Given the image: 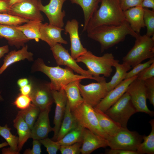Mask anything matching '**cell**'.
Masks as SVG:
<instances>
[{
    "label": "cell",
    "instance_id": "cell-1",
    "mask_svg": "<svg viewBox=\"0 0 154 154\" xmlns=\"http://www.w3.org/2000/svg\"><path fill=\"white\" fill-rule=\"evenodd\" d=\"M87 33L89 38L100 43L101 52L123 41L128 35L136 38L139 34L131 29L127 22L118 25L99 26Z\"/></svg>",
    "mask_w": 154,
    "mask_h": 154
},
{
    "label": "cell",
    "instance_id": "cell-2",
    "mask_svg": "<svg viewBox=\"0 0 154 154\" xmlns=\"http://www.w3.org/2000/svg\"><path fill=\"white\" fill-rule=\"evenodd\" d=\"M100 7L89 21L84 31L103 25H118L127 22L120 0H101Z\"/></svg>",
    "mask_w": 154,
    "mask_h": 154
},
{
    "label": "cell",
    "instance_id": "cell-3",
    "mask_svg": "<svg viewBox=\"0 0 154 154\" xmlns=\"http://www.w3.org/2000/svg\"><path fill=\"white\" fill-rule=\"evenodd\" d=\"M35 66L36 71L44 73L50 79L49 85L51 90H59L62 86L74 81L90 79L86 76L75 74L72 70L68 67L64 68L59 66L55 67L47 66L41 58L37 60Z\"/></svg>",
    "mask_w": 154,
    "mask_h": 154
},
{
    "label": "cell",
    "instance_id": "cell-4",
    "mask_svg": "<svg viewBox=\"0 0 154 154\" xmlns=\"http://www.w3.org/2000/svg\"><path fill=\"white\" fill-rule=\"evenodd\" d=\"M76 60L77 62L84 64L88 71L93 76L99 77L100 75H103L104 77H108L112 72V67L116 60L112 53H106L98 56L87 50Z\"/></svg>",
    "mask_w": 154,
    "mask_h": 154
},
{
    "label": "cell",
    "instance_id": "cell-5",
    "mask_svg": "<svg viewBox=\"0 0 154 154\" xmlns=\"http://www.w3.org/2000/svg\"><path fill=\"white\" fill-rule=\"evenodd\" d=\"M135 38L134 46L122 58L123 62L133 68L145 60L154 57V36L139 34Z\"/></svg>",
    "mask_w": 154,
    "mask_h": 154
},
{
    "label": "cell",
    "instance_id": "cell-6",
    "mask_svg": "<svg viewBox=\"0 0 154 154\" xmlns=\"http://www.w3.org/2000/svg\"><path fill=\"white\" fill-rule=\"evenodd\" d=\"M137 112L135 108L131 102L130 96L127 92L105 112L124 128H127L129 120L132 116Z\"/></svg>",
    "mask_w": 154,
    "mask_h": 154
},
{
    "label": "cell",
    "instance_id": "cell-7",
    "mask_svg": "<svg viewBox=\"0 0 154 154\" xmlns=\"http://www.w3.org/2000/svg\"><path fill=\"white\" fill-rule=\"evenodd\" d=\"M72 112L78 123L106 139L108 136L100 127L94 108L84 102Z\"/></svg>",
    "mask_w": 154,
    "mask_h": 154
},
{
    "label": "cell",
    "instance_id": "cell-8",
    "mask_svg": "<svg viewBox=\"0 0 154 154\" xmlns=\"http://www.w3.org/2000/svg\"><path fill=\"white\" fill-rule=\"evenodd\" d=\"M143 135L135 131L121 127L114 135L109 136L107 140L111 149L137 151L143 141Z\"/></svg>",
    "mask_w": 154,
    "mask_h": 154
},
{
    "label": "cell",
    "instance_id": "cell-9",
    "mask_svg": "<svg viewBox=\"0 0 154 154\" xmlns=\"http://www.w3.org/2000/svg\"><path fill=\"white\" fill-rule=\"evenodd\" d=\"M54 57L57 64L58 66L63 65L69 68L77 74L89 77L90 79L100 82L105 78L103 76L96 77L92 75L88 71L83 69L77 63L66 49L60 43H57L50 47Z\"/></svg>",
    "mask_w": 154,
    "mask_h": 154
},
{
    "label": "cell",
    "instance_id": "cell-10",
    "mask_svg": "<svg viewBox=\"0 0 154 154\" xmlns=\"http://www.w3.org/2000/svg\"><path fill=\"white\" fill-rule=\"evenodd\" d=\"M39 0H22L12 5L8 13L29 21L42 22L43 17L38 7Z\"/></svg>",
    "mask_w": 154,
    "mask_h": 154
},
{
    "label": "cell",
    "instance_id": "cell-11",
    "mask_svg": "<svg viewBox=\"0 0 154 154\" xmlns=\"http://www.w3.org/2000/svg\"><path fill=\"white\" fill-rule=\"evenodd\" d=\"M126 92L129 94L131 102L137 112L145 113L151 116H154V112L150 110L147 105V97L144 81L136 78L129 84Z\"/></svg>",
    "mask_w": 154,
    "mask_h": 154
},
{
    "label": "cell",
    "instance_id": "cell-12",
    "mask_svg": "<svg viewBox=\"0 0 154 154\" xmlns=\"http://www.w3.org/2000/svg\"><path fill=\"white\" fill-rule=\"evenodd\" d=\"M79 87L84 102L93 108L108 92L105 79L97 83H92L86 85H83L80 83Z\"/></svg>",
    "mask_w": 154,
    "mask_h": 154
},
{
    "label": "cell",
    "instance_id": "cell-13",
    "mask_svg": "<svg viewBox=\"0 0 154 154\" xmlns=\"http://www.w3.org/2000/svg\"><path fill=\"white\" fill-rule=\"evenodd\" d=\"M67 0H49V3L44 5L41 1L39 0L38 7L48 19L49 24L54 26L62 28L64 26V18L66 12L62 11L63 5Z\"/></svg>",
    "mask_w": 154,
    "mask_h": 154
},
{
    "label": "cell",
    "instance_id": "cell-14",
    "mask_svg": "<svg viewBox=\"0 0 154 154\" xmlns=\"http://www.w3.org/2000/svg\"><path fill=\"white\" fill-rule=\"evenodd\" d=\"M137 78V75L124 80L113 89L108 92L94 108L105 112L126 92L129 84Z\"/></svg>",
    "mask_w": 154,
    "mask_h": 154
},
{
    "label": "cell",
    "instance_id": "cell-15",
    "mask_svg": "<svg viewBox=\"0 0 154 154\" xmlns=\"http://www.w3.org/2000/svg\"><path fill=\"white\" fill-rule=\"evenodd\" d=\"M79 24L76 19L68 20L64 29L65 33L69 35L71 55L75 60L87 51V49L83 47L80 40L78 33Z\"/></svg>",
    "mask_w": 154,
    "mask_h": 154
},
{
    "label": "cell",
    "instance_id": "cell-16",
    "mask_svg": "<svg viewBox=\"0 0 154 154\" xmlns=\"http://www.w3.org/2000/svg\"><path fill=\"white\" fill-rule=\"evenodd\" d=\"M54 101L56 104L54 119V134L52 139L56 141V137L62 120L66 106L67 98L64 90L62 88L59 90H52Z\"/></svg>",
    "mask_w": 154,
    "mask_h": 154
},
{
    "label": "cell",
    "instance_id": "cell-17",
    "mask_svg": "<svg viewBox=\"0 0 154 154\" xmlns=\"http://www.w3.org/2000/svg\"><path fill=\"white\" fill-rule=\"evenodd\" d=\"M51 90L49 83L40 84L32 88L29 95L32 103L38 107L40 110L50 108L54 102Z\"/></svg>",
    "mask_w": 154,
    "mask_h": 154
},
{
    "label": "cell",
    "instance_id": "cell-18",
    "mask_svg": "<svg viewBox=\"0 0 154 154\" xmlns=\"http://www.w3.org/2000/svg\"><path fill=\"white\" fill-rule=\"evenodd\" d=\"M108 146L107 139L85 128L83 132L80 153L90 154L101 147Z\"/></svg>",
    "mask_w": 154,
    "mask_h": 154
},
{
    "label": "cell",
    "instance_id": "cell-19",
    "mask_svg": "<svg viewBox=\"0 0 154 154\" xmlns=\"http://www.w3.org/2000/svg\"><path fill=\"white\" fill-rule=\"evenodd\" d=\"M50 108L40 110L38 119L31 129V138L39 140L47 137L48 133L53 131L49 118Z\"/></svg>",
    "mask_w": 154,
    "mask_h": 154
},
{
    "label": "cell",
    "instance_id": "cell-20",
    "mask_svg": "<svg viewBox=\"0 0 154 154\" xmlns=\"http://www.w3.org/2000/svg\"><path fill=\"white\" fill-rule=\"evenodd\" d=\"M64 29L46 23H42L40 27V39L46 42L50 47L57 43L67 44V42L64 39L61 35V32Z\"/></svg>",
    "mask_w": 154,
    "mask_h": 154
},
{
    "label": "cell",
    "instance_id": "cell-21",
    "mask_svg": "<svg viewBox=\"0 0 154 154\" xmlns=\"http://www.w3.org/2000/svg\"><path fill=\"white\" fill-rule=\"evenodd\" d=\"M4 38L11 46L19 48L29 40L15 26L0 24V38Z\"/></svg>",
    "mask_w": 154,
    "mask_h": 154
},
{
    "label": "cell",
    "instance_id": "cell-22",
    "mask_svg": "<svg viewBox=\"0 0 154 154\" xmlns=\"http://www.w3.org/2000/svg\"><path fill=\"white\" fill-rule=\"evenodd\" d=\"M123 13L131 29L139 34L141 29L145 27L143 20L144 8L139 5L123 11Z\"/></svg>",
    "mask_w": 154,
    "mask_h": 154
},
{
    "label": "cell",
    "instance_id": "cell-23",
    "mask_svg": "<svg viewBox=\"0 0 154 154\" xmlns=\"http://www.w3.org/2000/svg\"><path fill=\"white\" fill-rule=\"evenodd\" d=\"M81 80L74 81L62 86V88L65 91L71 111L84 102L80 94L79 87Z\"/></svg>",
    "mask_w": 154,
    "mask_h": 154
},
{
    "label": "cell",
    "instance_id": "cell-24",
    "mask_svg": "<svg viewBox=\"0 0 154 154\" xmlns=\"http://www.w3.org/2000/svg\"><path fill=\"white\" fill-rule=\"evenodd\" d=\"M33 54L28 51V46L22 47L18 50H14L9 52L4 57L3 63L0 68V75L11 64L21 60L27 59L29 61L33 59Z\"/></svg>",
    "mask_w": 154,
    "mask_h": 154
},
{
    "label": "cell",
    "instance_id": "cell-25",
    "mask_svg": "<svg viewBox=\"0 0 154 154\" xmlns=\"http://www.w3.org/2000/svg\"><path fill=\"white\" fill-rule=\"evenodd\" d=\"M94 110L100 127L108 137L114 135L122 127L105 112L94 108Z\"/></svg>",
    "mask_w": 154,
    "mask_h": 154
},
{
    "label": "cell",
    "instance_id": "cell-26",
    "mask_svg": "<svg viewBox=\"0 0 154 154\" xmlns=\"http://www.w3.org/2000/svg\"><path fill=\"white\" fill-rule=\"evenodd\" d=\"M72 4L80 6L82 9L84 16V25L83 31L85 29L90 19L99 7L101 0H68Z\"/></svg>",
    "mask_w": 154,
    "mask_h": 154
},
{
    "label": "cell",
    "instance_id": "cell-27",
    "mask_svg": "<svg viewBox=\"0 0 154 154\" xmlns=\"http://www.w3.org/2000/svg\"><path fill=\"white\" fill-rule=\"evenodd\" d=\"M78 124L72 113L67 100L64 114L57 135L56 141L61 139L67 133L76 127Z\"/></svg>",
    "mask_w": 154,
    "mask_h": 154
},
{
    "label": "cell",
    "instance_id": "cell-28",
    "mask_svg": "<svg viewBox=\"0 0 154 154\" xmlns=\"http://www.w3.org/2000/svg\"><path fill=\"white\" fill-rule=\"evenodd\" d=\"M13 123L19 136L18 149L20 152L25 142L31 138V130L21 116L18 114L14 120Z\"/></svg>",
    "mask_w": 154,
    "mask_h": 154
},
{
    "label": "cell",
    "instance_id": "cell-29",
    "mask_svg": "<svg viewBox=\"0 0 154 154\" xmlns=\"http://www.w3.org/2000/svg\"><path fill=\"white\" fill-rule=\"evenodd\" d=\"M119 62V60H116L114 63L113 67L115 68L116 72L110 81L107 82L108 92L113 89L125 79L128 71L131 68L130 65L126 63L123 62L120 64Z\"/></svg>",
    "mask_w": 154,
    "mask_h": 154
},
{
    "label": "cell",
    "instance_id": "cell-30",
    "mask_svg": "<svg viewBox=\"0 0 154 154\" xmlns=\"http://www.w3.org/2000/svg\"><path fill=\"white\" fill-rule=\"evenodd\" d=\"M42 23L37 21H29L23 25L15 26L29 40L38 41L40 39V27Z\"/></svg>",
    "mask_w": 154,
    "mask_h": 154
},
{
    "label": "cell",
    "instance_id": "cell-31",
    "mask_svg": "<svg viewBox=\"0 0 154 154\" xmlns=\"http://www.w3.org/2000/svg\"><path fill=\"white\" fill-rule=\"evenodd\" d=\"M84 128L78 123L76 127L67 133L61 139L57 141L60 146L71 145L76 142H82Z\"/></svg>",
    "mask_w": 154,
    "mask_h": 154
},
{
    "label": "cell",
    "instance_id": "cell-32",
    "mask_svg": "<svg viewBox=\"0 0 154 154\" xmlns=\"http://www.w3.org/2000/svg\"><path fill=\"white\" fill-rule=\"evenodd\" d=\"M149 123L151 126V131L148 136L143 135V141L137 150L139 154L154 153V119L151 120Z\"/></svg>",
    "mask_w": 154,
    "mask_h": 154
},
{
    "label": "cell",
    "instance_id": "cell-33",
    "mask_svg": "<svg viewBox=\"0 0 154 154\" xmlns=\"http://www.w3.org/2000/svg\"><path fill=\"white\" fill-rule=\"evenodd\" d=\"M40 112V109L32 103L27 109L19 111L17 114L21 116L31 129Z\"/></svg>",
    "mask_w": 154,
    "mask_h": 154
},
{
    "label": "cell",
    "instance_id": "cell-34",
    "mask_svg": "<svg viewBox=\"0 0 154 154\" xmlns=\"http://www.w3.org/2000/svg\"><path fill=\"white\" fill-rule=\"evenodd\" d=\"M11 128L8 127L7 124H5L3 126H0V136L5 140L11 149L19 152L18 149L19 137L13 135L11 132Z\"/></svg>",
    "mask_w": 154,
    "mask_h": 154
},
{
    "label": "cell",
    "instance_id": "cell-35",
    "mask_svg": "<svg viewBox=\"0 0 154 154\" xmlns=\"http://www.w3.org/2000/svg\"><path fill=\"white\" fill-rule=\"evenodd\" d=\"M29 21L7 13H0V24L16 26L21 25Z\"/></svg>",
    "mask_w": 154,
    "mask_h": 154
},
{
    "label": "cell",
    "instance_id": "cell-36",
    "mask_svg": "<svg viewBox=\"0 0 154 154\" xmlns=\"http://www.w3.org/2000/svg\"><path fill=\"white\" fill-rule=\"evenodd\" d=\"M143 20L147 29L146 35L151 37L154 36V10L144 8Z\"/></svg>",
    "mask_w": 154,
    "mask_h": 154
},
{
    "label": "cell",
    "instance_id": "cell-37",
    "mask_svg": "<svg viewBox=\"0 0 154 154\" xmlns=\"http://www.w3.org/2000/svg\"><path fill=\"white\" fill-rule=\"evenodd\" d=\"M39 140L41 144L46 148L49 154H56L59 150L60 145L57 141H53L47 137Z\"/></svg>",
    "mask_w": 154,
    "mask_h": 154
},
{
    "label": "cell",
    "instance_id": "cell-38",
    "mask_svg": "<svg viewBox=\"0 0 154 154\" xmlns=\"http://www.w3.org/2000/svg\"><path fill=\"white\" fill-rule=\"evenodd\" d=\"M154 62V58H150L147 61L144 63L138 64L133 67V69L126 74L125 79L130 78L137 76L143 70L150 66Z\"/></svg>",
    "mask_w": 154,
    "mask_h": 154
},
{
    "label": "cell",
    "instance_id": "cell-39",
    "mask_svg": "<svg viewBox=\"0 0 154 154\" xmlns=\"http://www.w3.org/2000/svg\"><path fill=\"white\" fill-rule=\"evenodd\" d=\"M82 142H78L73 144L66 145H61L59 150L62 154H79Z\"/></svg>",
    "mask_w": 154,
    "mask_h": 154
},
{
    "label": "cell",
    "instance_id": "cell-40",
    "mask_svg": "<svg viewBox=\"0 0 154 154\" xmlns=\"http://www.w3.org/2000/svg\"><path fill=\"white\" fill-rule=\"evenodd\" d=\"M31 102V99L29 95L21 94L16 98L14 104L21 110H23L29 107Z\"/></svg>",
    "mask_w": 154,
    "mask_h": 154
},
{
    "label": "cell",
    "instance_id": "cell-41",
    "mask_svg": "<svg viewBox=\"0 0 154 154\" xmlns=\"http://www.w3.org/2000/svg\"><path fill=\"white\" fill-rule=\"evenodd\" d=\"M147 99L154 106V77L144 81Z\"/></svg>",
    "mask_w": 154,
    "mask_h": 154
},
{
    "label": "cell",
    "instance_id": "cell-42",
    "mask_svg": "<svg viewBox=\"0 0 154 154\" xmlns=\"http://www.w3.org/2000/svg\"><path fill=\"white\" fill-rule=\"evenodd\" d=\"M154 77V62L146 68L137 75V78L143 81Z\"/></svg>",
    "mask_w": 154,
    "mask_h": 154
},
{
    "label": "cell",
    "instance_id": "cell-43",
    "mask_svg": "<svg viewBox=\"0 0 154 154\" xmlns=\"http://www.w3.org/2000/svg\"><path fill=\"white\" fill-rule=\"evenodd\" d=\"M143 0H120V4L123 11L131 8L141 5Z\"/></svg>",
    "mask_w": 154,
    "mask_h": 154
},
{
    "label": "cell",
    "instance_id": "cell-44",
    "mask_svg": "<svg viewBox=\"0 0 154 154\" xmlns=\"http://www.w3.org/2000/svg\"><path fill=\"white\" fill-rule=\"evenodd\" d=\"M41 143L38 140L33 139L31 149H27L23 153L24 154H40L41 153Z\"/></svg>",
    "mask_w": 154,
    "mask_h": 154
},
{
    "label": "cell",
    "instance_id": "cell-45",
    "mask_svg": "<svg viewBox=\"0 0 154 154\" xmlns=\"http://www.w3.org/2000/svg\"><path fill=\"white\" fill-rule=\"evenodd\" d=\"M107 154H139L137 151H133L122 149H107L105 152Z\"/></svg>",
    "mask_w": 154,
    "mask_h": 154
},
{
    "label": "cell",
    "instance_id": "cell-46",
    "mask_svg": "<svg viewBox=\"0 0 154 154\" xmlns=\"http://www.w3.org/2000/svg\"><path fill=\"white\" fill-rule=\"evenodd\" d=\"M11 7L10 0H0V13H8Z\"/></svg>",
    "mask_w": 154,
    "mask_h": 154
},
{
    "label": "cell",
    "instance_id": "cell-47",
    "mask_svg": "<svg viewBox=\"0 0 154 154\" xmlns=\"http://www.w3.org/2000/svg\"><path fill=\"white\" fill-rule=\"evenodd\" d=\"M20 90L21 94L25 95H29L32 90V86L31 84L20 88Z\"/></svg>",
    "mask_w": 154,
    "mask_h": 154
},
{
    "label": "cell",
    "instance_id": "cell-48",
    "mask_svg": "<svg viewBox=\"0 0 154 154\" xmlns=\"http://www.w3.org/2000/svg\"><path fill=\"white\" fill-rule=\"evenodd\" d=\"M141 6L143 8H151L154 10V0H143Z\"/></svg>",
    "mask_w": 154,
    "mask_h": 154
},
{
    "label": "cell",
    "instance_id": "cell-49",
    "mask_svg": "<svg viewBox=\"0 0 154 154\" xmlns=\"http://www.w3.org/2000/svg\"><path fill=\"white\" fill-rule=\"evenodd\" d=\"M9 51V47L8 45L0 47V59L3 57L5 54L8 53Z\"/></svg>",
    "mask_w": 154,
    "mask_h": 154
},
{
    "label": "cell",
    "instance_id": "cell-50",
    "mask_svg": "<svg viewBox=\"0 0 154 154\" xmlns=\"http://www.w3.org/2000/svg\"><path fill=\"white\" fill-rule=\"evenodd\" d=\"M2 154H19L20 152L15 151L10 147L8 148H4L2 150Z\"/></svg>",
    "mask_w": 154,
    "mask_h": 154
},
{
    "label": "cell",
    "instance_id": "cell-51",
    "mask_svg": "<svg viewBox=\"0 0 154 154\" xmlns=\"http://www.w3.org/2000/svg\"><path fill=\"white\" fill-rule=\"evenodd\" d=\"M17 84L18 86L21 88L29 84V81L27 78H21L17 81Z\"/></svg>",
    "mask_w": 154,
    "mask_h": 154
},
{
    "label": "cell",
    "instance_id": "cell-52",
    "mask_svg": "<svg viewBox=\"0 0 154 154\" xmlns=\"http://www.w3.org/2000/svg\"><path fill=\"white\" fill-rule=\"evenodd\" d=\"M21 0H10V5L11 7L13 5Z\"/></svg>",
    "mask_w": 154,
    "mask_h": 154
},
{
    "label": "cell",
    "instance_id": "cell-53",
    "mask_svg": "<svg viewBox=\"0 0 154 154\" xmlns=\"http://www.w3.org/2000/svg\"><path fill=\"white\" fill-rule=\"evenodd\" d=\"M9 145L7 142H5L0 143V149Z\"/></svg>",
    "mask_w": 154,
    "mask_h": 154
},
{
    "label": "cell",
    "instance_id": "cell-54",
    "mask_svg": "<svg viewBox=\"0 0 154 154\" xmlns=\"http://www.w3.org/2000/svg\"><path fill=\"white\" fill-rule=\"evenodd\" d=\"M1 92L0 91V101H2L3 100V99L1 95Z\"/></svg>",
    "mask_w": 154,
    "mask_h": 154
}]
</instances>
